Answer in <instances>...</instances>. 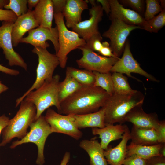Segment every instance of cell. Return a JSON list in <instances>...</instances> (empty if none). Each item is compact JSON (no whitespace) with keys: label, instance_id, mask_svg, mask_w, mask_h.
<instances>
[{"label":"cell","instance_id":"obj_1","mask_svg":"<svg viewBox=\"0 0 165 165\" xmlns=\"http://www.w3.org/2000/svg\"><path fill=\"white\" fill-rule=\"evenodd\" d=\"M110 96L99 87L83 86L60 103L58 113L67 115L95 112L104 106Z\"/></svg>","mask_w":165,"mask_h":165},{"label":"cell","instance_id":"obj_2","mask_svg":"<svg viewBox=\"0 0 165 165\" xmlns=\"http://www.w3.org/2000/svg\"><path fill=\"white\" fill-rule=\"evenodd\" d=\"M145 96L141 92L128 94H119L114 93L110 95L103 107L105 109V123L122 124L128 112L133 108L143 104Z\"/></svg>","mask_w":165,"mask_h":165},{"label":"cell","instance_id":"obj_3","mask_svg":"<svg viewBox=\"0 0 165 165\" xmlns=\"http://www.w3.org/2000/svg\"><path fill=\"white\" fill-rule=\"evenodd\" d=\"M14 116L2 132L0 146H4L14 138L21 139L28 133V129L36 120V110L34 105L24 99Z\"/></svg>","mask_w":165,"mask_h":165},{"label":"cell","instance_id":"obj_4","mask_svg":"<svg viewBox=\"0 0 165 165\" xmlns=\"http://www.w3.org/2000/svg\"><path fill=\"white\" fill-rule=\"evenodd\" d=\"M60 78L58 74L54 75L51 80L46 81L39 87L28 93L24 99L35 105L36 110V120L51 106L56 107L58 112L60 110L58 97Z\"/></svg>","mask_w":165,"mask_h":165},{"label":"cell","instance_id":"obj_5","mask_svg":"<svg viewBox=\"0 0 165 165\" xmlns=\"http://www.w3.org/2000/svg\"><path fill=\"white\" fill-rule=\"evenodd\" d=\"M32 51L38 57V64L36 70V78L32 86L21 97L16 100V107L28 93L39 87L46 81L51 80L55 70L60 65L59 59L57 55L50 53L47 48L35 47L32 50Z\"/></svg>","mask_w":165,"mask_h":165},{"label":"cell","instance_id":"obj_6","mask_svg":"<svg viewBox=\"0 0 165 165\" xmlns=\"http://www.w3.org/2000/svg\"><path fill=\"white\" fill-rule=\"evenodd\" d=\"M54 18L58 30L59 45V50L56 54L59 58L60 67L64 68L66 66L68 53L84 45L86 42L76 32L68 29L62 13H54Z\"/></svg>","mask_w":165,"mask_h":165},{"label":"cell","instance_id":"obj_7","mask_svg":"<svg viewBox=\"0 0 165 165\" xmlns=\"http://www.w3.org/2000/svg\"><path fill=\"white\" fill-rule=\"evenodd\" d=\"M30 127V130L26 135L21 139L13 142L10 148H14L28 143L35 144L38 148L36 163L38 165H43L45 163L44 153L45 144L48 136L53 132L50 125L42 115L33 122Z\"/></svg>","mask_w":165,"mask_h":165},{"label":"cell","instance_id":"obj_8","mask_svg":"<svg viewBox=\"0 0 165 165\" xmlns=\"http://www.w3.org/2000/svg\"><path fill=\"white\" fill-rule=\"evenodd\" d=\"M108 30L102 36L110 39L109 44L113 54L119 57L124 50L127 38L133 30L142 29L140 26L127 24L122 21L114 19Z\"/></svg>","mask_w":165,"mask_h":165},{"label":"cell","instance_id":"obj_9","mask_svg":"<svg viewBox=\"0 0 165 165\" xmlns=\"http://www.w3.org/2000/svg\"><path fill=\"white\" fill-rule=\"evenodd\" d=\"M79 49L82 52V57L76 61L79 67L92 72L108 73L119 58L106 57L92 50L86 44Z\"/></svg>","mask_w":165,"mask_h":165},{"label":"cell","instance_id":"obj_10","mask_svg":"<svg viewBox=\"0 0 165 165\" xmlns=\"http://www.w3.org/2000/svg\"><path fill=\"white\" fill-rule=\"evenodd\" d=\"M44 117L53 133L63 134L76 140L82 137L83 133L76 126L73 114L62 115L49 108Z\"/></svg>","mask_w":165,"mask_h":165},{"label":"cell","instance_id":"obj_11","mask_svg":"<svg viewBox=\"0 0 165 165\" xmlns=\"http://www.w3.org/2000/svg\"><path fill=\"white\" fill-rule=\"evenodd\" d=\"M121 58L118 60L111 68L110 72H118L126 74L128 76L134 79L139 82L142 81L132 76L131 73L139 74L145 77L147 80L157 82L159 81L153 75L143 69L139 64L134 58L130 49V41L127 39Z\"/></svg>","mask_w":165,"mask_h":165},{"label":"cell","instance_id":"obj_12","mask_svg":"<svg viewBox=\"0 0 165 165\" xmlns=\"http://www.w3.org/2000/svg\"><path fill=\"white\" fill-rule=\"evenodd\" d=\"M89 19L82 21L72 28L86 43L93 38L101 36L98 24L102 20L103 10L100 5L97 4L89 9Z\"/></svg>","mask_w":165,"mask_h":165},{"label":"cell","instance_id":"obj_13","mask_svg":"<svg viewBox=\"0 0 165 165\" xmlns=\"http://www.w3.org/2000/svg\"><path fill=\"white\" fill-rule=\"evenodd\" d=\"M14 23L2 22V25L0 26V48L2 50L9 66H19L27 71V64L21 56L13 49L11 31Z\"/></svg>","mask_w":165,"mask_h":165},{"label":"cell","instance_id":"obj_14","mask_svg":"<svg viewBox=\"0 0 165 165\" xmlns=\"http://www.w3.org/2000/svg\"><path fill=\"white\" fill-rule=\"evenodd\" d=\"M28 32V35L23 37L20 43L29 44L34 47L47 48L50 46L47 41L50 40L53 44L56 54L57 53L59 50V45L58 30L56 26L51 28L39 26Z\"/></svg>","mask_w":165,"mask_h":165},{"label":"cell","instance_id":"obj_15","mask_svg":"<svg viewBox=\"0 0 165 165\" xmlns=\"http://www.w3.org/2000/svg\"><path fill=\"white\" fill-rule=\"evenodd\" d=\"M156 113H147L143 110L142 105L136 106L127 114L125 122H130L135 126L141 129L156 130L159 123Z\"/></svg>","mask_w":165,"mask_h":165},{"label":"cell","instance_id":"obj_16","mask_svg":"<svg viewBox=\"0 0 165 165\" xmlns=\"http://www.w3.org/2000/svg\"><path fill=\"white\" fill-rule=\"evenodd\" d=\"M111 11L109 15L110 20H120L126 24L141 28L145 21L144 18L134 10L125 8L117 0H108Z\"/></svg>","mask_w":165,"mask_h":165},{"label":"cell","instance_id":"obj_17","mask_svg":"<svg viewBox=\"0 0 165 165\" xmlns=\"http://www.w3.org/2000/svg\"><path fill=\"white\" fill-rule=\"evenodd\" d=\"M39 26L32 10H28L25 14L18 17L13 24L11 31L13 46L16 47L19 45L26 32Z\"/></svg>","mask_w":165,"mask_h":165},{"label":"cell","instance_id":"obj_18","mask_svg":"<svg viewBox=\"0 0 165 165\" xmlns=\"http://www.w3.org/2000/svg\"><path fill=\"white\" fill-rule=\"evenodd\" d=\"M87 2L83 0H67L62 13L65 18V25L68 28H73L82 21L83 11L88 9Z\"/></svg>","mask_w":165,"mask_h":165},{"label":"cell","instance_id":"obj_19","mask_svg":"<svg viewBox=\"0 0 165 165\" xmlns=\"http://www.w3.org/2000/svg\"><path fill=\"white\" fill-rule=\"evenodd\" d=\"M127 126L121 124L116 125L106 124L103 128H92V132L93 135H99L101 139V146L105 150L112 141L123 138Z\"/></svg>","mask_w":165,"mask_h":165},{"label":"cell","instance_id":"obj_20","mask_svg":"<svg viewBox=\"0 0 165 165\" xmlns=\"http://www.w3.org/2000/svg\"><path fill=\"white\" fill-rule=\"evenodd\" d=\"M130 139V131L127 126L123 137L119 144L114 148L108 145L104 150V155L108 164L110 165H122L126 157L127 143Z\"/></svg>","mask_w":165,"mask_h":165},{"label":"cell","instance_id":"obj_21","mask_svg":"<svg viewBox=\"0 0 165 165\" xmlns=\"http://www.w3.org/2000/svg\"><path fill=\"white\" fill-rule=\"evenodd\" d=\"M105 109L102 107L98 111L84 114H75V124L79 129L88 127L103 128L105 127Z\"/></svg>","mask_w":165,"mask_h":165},{"label":"cell","instance_id":"obj_22","mask_svg":"<svg viewBox=\"0 0 165 165\" xmlns=\"http://www.w3.org/2000/svg\"><path fill=\"white\" fill-rule=\"evenodd\" d=\"M79 146L88 154L90 165H108L104 155V149L97 140H83L80 142Z\"/></svg>","mask_w":165,"mask_h":165},{"label":"cell","instance_id":"obj_23","mask_svg":"<svg viewBox=\"0 0 165 165\" xmlns=\"http://www.w3.org/2000/svg\"><path fill=\"white\" fill-rule=\"evenodd\" d=\"M32 11L39 26L52 28L54 12L52 0H40Z\"/></svg>","mask_w":165,"mask_h":165},{"label":"cell","instance_id":"obj_24","mask_svg":"<svg viewBox=\"0 0 165 165\" xmlns=\"http://www.w3.org/2000/svg\"><path fill=\"white\" fill-rule=\"evenodd\" d=\"M131 144L151 145L160 144L156 130L138 128L133 125L130 131Z\"/></svg>","mask_w":165,"mask_h":165},{"label":"cell","instance_id":"obj_25","mask_svg":"<svg viewBox=\"0 0 165 165\" xmlns=\"http://www.w3.org/2000/svg\"><path fill=\"white\" fill-rule=\"evenodd\" d=\"M164 143L145 145H136L130 143L129 145L127 146L126 157L135 154L145 160H147L155 156H161L160 154V151Z\"/></svg>","mask_w":165,"mask_h":165},{"label":"cell","instance_id":"obj_26","mask_svg":"<svg viewBox=\"0 0 165 165\" xmlns=\"http://www.w3.org/2000/svg\"><path fill=\"white\" fill-rule=\"evenodd\" d=\"M82 86L74 78L66 72L64 79L62 82H60L58 86V97L60 103Z\"/></svg>","mask_w":165,"mask_h":165},{"label":"cell","instance_id":"obj_27","mask_svg":"<svg viewBox=\"0 0 165 165\" xmlns=\"http://www.w3.org/2000/svg\"><path fill=\"white\" fill-rule=\"evenodd\" d=\"M66 72L83 86L94 85L95 76L93 72L85 69H79L72 67H67Z\"/></svg>","mask_w":165,"mask_h":165},{"label":"cell","instance_id":"obj_28","mask_svg":"<svg viewBox=\"0 0 165 165\" xmlns=\"http://www.w3.org/2000/svg\"><path fill=\"white\" fill-rule=\"evenodd\" d=\"M114 93L126 94L134 93L137 90L132 89L128 81V78L123 74L118 72L112 74Z\"/></svg>","mask_w":165,"mask_h":165},{"label":"cell","instance_id":"obj_29","mask_svg":"<svg viewBox=\"0 0 165 165\" xmlns=\"http://www.w3.org/2000/svg\"><path fill=\"white\" fill-rule=\"evenodd\" d=\"M95 82L94 86L99 87L105 91L110 95L114 93L112 73H101L94 71Z\"/></svg>","mask_w":165,"mask_h":165},{"label":"cell","instance_id":"obj_30","mask_svg":"<svg viewBox=\"0 0 165 165\" xmlns=\"http://www.w3.org/2000/svg\"><path fill=\"white\" fill-rule=\"evenodd\" d=\"M165 25V9L157 16L144 22L142 29L149 32L157 33Z\"/></svg>","mask_w":165,"mask_h":165},{"label":"cell","instance_id":"obj_31","mask_svg":"<svg viewBox=\"0 0 165 165\" xmlns=\"http://www.w3.org/2000/svg\"><path fill=\"white\" fill-rule=\"evenodd\" d=\"M27 3V0H9L4 8L12 11L18 17L28 12Z\"/></svg>","mask_w":165,"mask_h":165},{"label":"cell","instance_id":"obj_32","mask_svg":"<svg viewBox=\"0 0 165 165\" xmlns=\"http://www.w3.org/2000/svg\"><path fill=\"white\" fill-rule=\"evenodd\" d=\"M146 10L144 12V19L145 21L149 20L163 10L160 1L158 0H146Z\"/></svg>","mask_w":165,"mask_h":165},{"label":"cell","instance_id":"obj_33","mask_svg":"<svg viewBox=\"0 0 165 165\" xmlns=\"http://www.w3.org/2000/svg\"><path fill=\"white\" fill-rule=\"evenodd\" d=\"M119 2L122 5L132 8L134 10L140 15V13L142 14L144 12V4L145 2L144 0H121Z\"/></svg>","mask_w":165,"mask_h":165},{"label":"cell","instance_id":"obj_34","mask_svg":"<svg viewBox=\"0 0 165 165\" xmlns=\"http://www.w3.org/2000/svg\"><path fill=\"white\" fill-rule=\"evenodd\" d=\"M146 160L135 154L127 157L122 163V165H146Z\"/></svg>","mask_w":165,"mask_h":165},{"label":"cell","instance_id":"obj_35","mask_svg":"<svg viewBox=\"0 0 165 165\" xmlns=\"http://www.w3.org/2000/svg\"><path fill=\"white\" fill-rule=\"evenodd\" d=\"M17 17L12 11L0 9V21L14 22Z\"/></svg>","mask_w":165,"mask_h":165},{"label":"cell","instance_id":"obj_36","mask_svg":"<svg viewBox=\"0 0 165 165\" xmlns=\"http://www.w3.org/2000/svg\"><path fill=\"white\" fill-rule=\"evenodd\" d=\"M102 36L93 38L86 43V44L94 51L99 52L102 47Z\"/></svg>","mask_w":165,"mask_h":165},{"label":"cell","instance_id":"obj_37","mask_svg":"<svg viewBox=\"0 0 165 165\" xmlns=\"http://www.w3.org/2000/svg\"><path fill=\"white\" fill-rule=\"evenodd\" d=\"M102 47L98 52L101 55L106 57H112L119 58L115 56L113 53L110 47L109 43L107 41L102 42Z\"/></svg>","mask_w":165,"mask_h":165},{"label":"cell","instance_id":"obj_38","mask_svg":"<svg viewBox=\"0 0 165 165\" xmlns=\"http://www.w3.org/2000/svg\"><path fill=\"white\" fill-rule=\"evenodd\" d=\"M160 143H165V121H160L157 129L156 130Z\"/></svg>","mask_w":165,"mask_h":165},{"label":"cell","instance_id":"obj_39","mask_svg":"<svg viewBox=\"0 0 165 165\" xmlns=\"http://www.w3.org/2000/svg\"><path fill=\"white\" fill-rule=\"evenodd\" d=\"M146 165H165V157L155 156L146 160Z\"/></svg>","mask_w":165,"mask_h":165},{"label":"cell","instance_id":"obj_40","mask_svg":"<svg viewBox=\"0 0 165 165\" xmlns=\"http://www.w3.org/2000/svg\"><path fill=\"white\" fill-rule=\"evenodd\" d=\"M54 12L62 13L66 5L67 0H52Z\"/></svg>","mask_w":165,"mask_h":165},{"label":"cell","instance_id":"obj_41","mask_svg":"<svg viewBox=\"0 0 165 165\" xmlns=\"http://www.w3.org/2000/svg\"><path fill=\"white\" fill-rule=\"evenodd\" d=\"M0 72L13 76H17L20 74V72L18 70L8 68L1 64H0Z\"/></svg>","mask_w":165,"mask_h":165},{"label":"cell","instance_id":"obj_42","mask_svg":"<svg viewBox=\"0 0 165 165\" xmlns=\"http://www.w3.org/2000/svg\"><path fill=\"white\" fill-rule=\"evenodd\" d=\"M97 3H100L103 11L109 15L111 11V8L108 0H97Z\"/></svg>","mask_w":165,"mask_h":165},{"label":"cell","instance_id":"obj_43","mask_svg":"<svg viewBox=\"0 0 165 165\" xmlns=\"http://www.w3.org/2000/svg\"><path fill=\"white\" fill-rule=\"evenodd\" d=\"M9 118L5 114L0 116V135L3 130L9 124Z\"/></svg>","mask_w":165,"mask_h":165},{"label":"cell","instance_id":"obj_44","mask_svg":"<svg viewBox=\"0 0 165 165\" xmlns=\"http://www.w3.org/2000/svg\"><path fill=\"white\" fill-rule=\"evenodd\" d=\"M70 159V154L68 152H66L64 156L60 165H68Z\"/></svg>","mask_w":165,"mask_h":165},{"label":"cell","instance_id":"obj_45","mask_svg":"<svg viewBox=\"0 0 165 165\" xmlns=\"http://www.w3.org/2000/svg\"><path fill=\"white\" fill-rule=\"evenodd\" d=\"M27 5L29 10H32L33 8L35 7L39 2L40 0H27Z\"/></svg>","mask_w":165,"mask_h":165},{"label":"cell","instance_id":"obj_46","mask_svg":"<svg viewBox=\"0 0 165 165\" xmlns=\"http://www.w3.org/2000/svg\"><path fill=\"white\" fill-rule=\"evenodd\" d=\"M8 89V87L2 83L0 79V95L2 93L7 90Z\"/></svg>","mask_w":165,"mask_h":165},{"label":"cell","instance_id":"obj_47","mask_svg":"<svg viewBox=\"0 0 165 165\" xmlns=\"http://www.w3.org/2000/svg\"><path fill=\"white\" fill-rule=\"evenodd\" d=\"M9 2L8 0H0V9H3L4 7Z\"/></svg>","mask_w":165,"mask_h":165},{"label":"cell","instance_id":"obj_48","mask_svg":"<svg viewBox=\"0 0 165 165\" xmlns=\"http://www.w3.org/2000/svg\"><path fill=\"white\" fill-rule=\"evenodd\" d=\"M160 154L163 157H165V143H164L160 149Z\"/></svg>","mask_w":165,"mask_h":165},{"label":"cell","instance_id":"obj_49","mask_svg":"<svg viewBox=\"0 0 165 165\" xmlns=\"http://www.w3.org/2000/svg\"><path fill=\"white\" fill-rule=\"evenodd\" d=\"M160 5L163 9H165V0H161L160 1Z\"/></svg>","mask_w":165,"mask_h":165},{"label":"cell","instance_id":"obj_50","mask_svg":"<svg viewBox=\"0 0 165 165\" xmlns=\"http://www.w3.org/2000/svg\"><path fill=\"white\" fill-rule=\"evenodd\" d=\"M88 1L91 4V6H94L97 4L96 1L94 0H89Z\"/></svg>","mask_w":165,"mask_h":165},{"label":"cell","instance_id":"obj_51","mask_svg":"<svg viewBox=\"0 0 165 165\" xmlns=\"http://www.w3.org/2000/svg\"></svg>","mask_w":165,"mask_h":165}]
</instances>
